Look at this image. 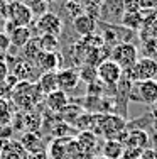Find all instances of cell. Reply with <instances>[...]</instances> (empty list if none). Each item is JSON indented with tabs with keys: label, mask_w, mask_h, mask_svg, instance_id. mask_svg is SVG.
Here are the masks:
<instances>
[{
	"label": "cell",
	"mask_w": 157,
	"mask_h": 159,
	"mask_svg": "<svg viewBox=\"0 0 157 159\" xmlns=\"http://www.w3.org/2000/svg\"><path fill=\"white\" fill-rule=\"evenodd\" d=\"M10 98L15 102V105L22 110H31L36 103H39L44 98L39 85L31 81H19L17 86L10 92Z\"/></svg>",
	"instance_id": "1"
},
{
	"label": "cell",
	"mask_w": 157,
	"mask_h": 159,
	"mask_svg": "<svg viewBox=\"0 0 157 159\" xmlns=\"http://www.w3.org/2000/svg\"><path fill=\"white\" fill-rule=\"evenodd\" d=\"M3 20L14 22L17 27H31V24L34 22V14L27 3L20 2V0H12V2L5 3Z\"/></svg>",
	"instance_id": "2"
},
{
	"label": "cell",
	"mask_w": 157,
	"mask_h": 159,
	"mask_svg": "<svg viewBox=\"0 0 157 159\" xmlns=\"http://www.w3.org/2000/svg\"><path fill=\"white\" fill-rule=\"evenodd\" d=\"M129 98L132 102H139V103L154 105L157 100V80L132 83L129 90Z\"/></svg>",
	"instance_id": "3"
},
{
	"label": "cell",
	"mask_w": 157,
	"mask_h": 159,
	"mask_svg": "<svg viewBox=\"0 0 157 159\" xmlns=\"http://www.w3.org/2000/svg\"><path fill=\"white\" fill-rule=\"evenodd\" d=\"M110 59L117 63L122 70H127L135 64V61L139 59V52L132 43H118L111 48Z\"/></svg>",
	"instance_id": "4"
},
{
	"label": "cell",
	"mask_w": 157,
	"mask_h": 159,
	"mask_svg": "<svg viewBox=\"0 0 157 159\" xmlns=\"http://www.w3.org/2000/svg\"><path fill=\"white\" fill-rule=\"evenodd\" d=\"M123 14H125V10H123L122 0H102L96 17L107 24H118Z\"/></svg>",
	"instance_id": "5"
},
{
	"label": "cell",
	"mask_w": 157,
	"mask_h": 159,
	"mask_svg": "<svg viewBox=\"0 0 157 159\" xmlns=\"http://www.w3.org/2000/svg\"><path fill=\"white\" fill-rule=\"evenodd\" d=\"M96 78L100 81H103L105 85L113 86L122 78V68L115 61H111V59H105V61H102L96 66Z\"/></svg>",
	"instance_id": "6"
},
{
	"label": "cell",
	"mask_w": 157,
	"mask_h": 159,
	"mask_svg": "<svg viewBox=\"0 0 157 159\" xmlns=\"http://www.w3.org/2000/svg\"><path fill=\"white\" fill-rule=\"evenodd\" d=\"M36 27L41 32V36L42 34H49V36L59 37L63 32V20L52 12H44L42 16H39V20H37Z\"/></svg>",
	"instance_id": "7"
},
{
	"label": "cell",
	"mask_w": 157,
	"mask_h": 159,
	"mask_svg": "<svg viewBox=\"0 0 157 159\" xmlns=\"http://www.w3.org/2000/svg\"><path fill=\"white\" fill-rule=\"evenodd\" d=\"M133 75L137 81H147V80H155L157 76V61L154 58H139L133 64Z\"/></svg>",
	"instance_id": "8"
},
{
	"label": "cell",
	"mask_w": 157,
	"mask_h": 159,
	"mask_svg": "<svg viewBox=\"0 0 157 159\" xmlns=\"http://www.w3.org/2000/svg\"><path fill=\"white\" fill-rule=\"evenodd\" d=\"M56 76H58V86L61 92H73L78 86L80 80V71L74 70V68H64V70H58L56 71Z\"/></svg>",
	"instance_id": "9"
},
{
	"label": "cell",
	"mask_w": 157,
	"mask_h": 159,
	"mask_svg": "<svg viewBox=\"0 0 157 159\" xmlns=\"http://www.w3.org/2000/svg\"><path fill=\"white\" fill-rule=\"evenodd\" d=\"M63 63V56L59 52H41L36 58V66L39 68L42 73L47 71H58V68Z\"/></svg>",
	"instance_id": "10"
},
{
	"label": "cell",
	"mask_w": 157,
	"mask_h": 159,
	"mask_svg": "<svg viewBox=\"0 0 157 159\" xmlns=\"http://www.w3.org/2000/svg\"><path fill=\"white\" fill-rule=\"evenodd\" d=\"M125 141H127V151H142L145 149L149 142V135L145 130L142 129H133V130H127V135H125ZM123 141V142H125Z\"/></svg>",
	"instance_id": "11"
},
{
	"label": "cell",
	"mask_w": 157,
	"mask_h": 159,
	"mask_svg": "<svg viewBox=\"0 0 157 159\" xmlns=\"http://www.w3.org/2000/svg\"><path fill=\"white\" fill-rule=\"evenodd\" d=\"M2 142L3 144H0V159H27V152L20 146V142L5 141V139Z\"/></svg>",
	"instance_id": "12"
},
{
	"label": "cell",
	"mask_w": 157,
	"mask_h": 159,
	"mask_svg": "<svg viewBox=\"0 0 157 159\" xmlns=\"http://www.w3.org/2000/svg\"><path fill=\"white\" fill-rule=\"evenodd\" d=\"M73 29L80 34L81 37L95 34L96 31V19L91 17L89 14H81L80 17L73 19Z\"/></svg>",
	"instance_id": "13"
},
{
	"label": "cell",
	"mask_w": 157,
	"mask_h": 159,
	"mask_svg": "<svg viewBox=\"0 0 157 159\" xmlns=\"http://www.w3.org/2000/svg\"><path fill=\"white\" fill-rule=\"evenodd\" d=\"M76 142L85 156H91V154H95L96 147H98V135L93 130H83L78 135Z\"/></svg>",
	"instance_id": "14"
},
{
	"label": "cell",
	"mask_w": 157,
	"mask_h": 159,
	"mask_svg": "<svg viewBox=\"0 0 157 159\" xmlns=\"http://www.w3.org/2000/svg\"><path fill=\"white\" fill-rule=\"evenodd\" d=\"M44 100H46L47 108H49L51 112H56V113H61L69 105L68 103V95H66L64 92H61V90H56V92L46 95Z\"/></svg>",
	"instance_id": "15"
},
{
	"label": "cell",
	"mask_w": 157,
	"mask_h": 159,
	"mask_svg": "<svg viewBox=\"0 0 157 159\" xmlns=\"http://www.w3.org/2000/svg\"><path fill=\"white\" fill-rule=\"evenodd\" d=\"M37 85H39L42 95H49V93L59 90L58 86V76H56V71H47V73H42L37 80Z\"/></svg>",
	"instance_id": "16"
},
{
	"label": "cell",
	"mask_w": 157,
	"mask_h": 159,
	"mask_svg": "<svg viewBox=\"0 0 157 159\" xmlns=\"http://www.w3.org/2000/svg\"><path fill=\"white\" fill-rule=\"evenodd\" d=\"M10 73L15 76L19 81H31V75L34 73V64L25 61V59H19L12 66Z\"/></svg>",
	"instance_id": "17"
},
{
	"label": "cell",
	"mask_w": 157,
	"mask_h": 159,
	"mask_svg": "<svg viewBox=\"0 0 157 159\" xmlns=\"http://www.w3.org/2000/svg\"><path fill=\"white\" fill-rule=\"evenodd\" d=\"M32 37V32L29 27H15L12 32L9 34V39H10V46L22 49L25 44L29 43V39Z\"/></svg>",
	"instance_id": "18"
},
{
	"label": "cell",
	"mask_w": 157,
	"mask_h": 159,
	"mask_svg": "<svg viewBox=\"0 0 157 159\" xmlns=\"http://www.w3.org/2000/svg\"><path fill=\"white\" fill-rule=\"evenodd\" d=\"M102 151H103V157L107 159H120L125 152V146L117 139H107Z\"/></svg>",
	"instance_id": "19"
},
{
	"label": "cell",
	"mask_w": 157,
	"mask_h": 159,
	"mask_svg": "<svg viewBox=\"0 0 157 159\" xmlns=\"http://www.w3.org/2000/svg\"><path fill=\"white\" fill-rule=\"evenodd\" d=\"M20 146L24 147V151L27 154H34V152H41L42 151V142L41 137L34 132H25L20 137Z\"/></svg>",
	"instance_id": "20"
},
{
	"label": "cell",
	"mask_w": 157,
	"mask_h": 159,
	"mask_svg": "<svg viewBox=\"0 0 157 159\" xmlns=\"http://www.w3.org/2000/svg\"><path fill=\"white\" fill-rule=\"evenodd\" d=\"M120 24L123 27H127L129 31H140L142 27H144V16H142V12H125L120 20Z\"/></svg>",
	"instance_id": "21"
},
{
	"label": "cell",
	"mask_w": 157,
	"mask_h": 159,
	"mask_svg": "<svg viewBox=\"0 0 157 159\" xmlns=\"http://www.w3.org/2000/svg\"><path fill=\"white\" fill-rule=\"evenodd\" d=\"M22 52H24V59L29 63L34 64L36 58L42 52V49H41V43H39V37H31L29 39V43L25 44L24 48H22Z\"/></svg>",
	"instance_id": "22"
},
{
	"label": "cell",
	"mask_w": 157,
	"mask_h": 159,
	"mask_svg": "<svg viewBox=\"0 0 157 159\" xmlns=\"http://www.w3.org/2000/svg\"><path fill=\"white\" fill-rule=\"evenodd\" d=\"M39 43H41V49L44 52H58L59 37L49 36V34H42V36H39Z\"/></svg>",
	"instance_id": "23"
},
{
	"label": "cell",
	"mask_w": 157,
	"mask_h": 159,
	"mask_svg": "<svg viewBox=\"0 0 157 159\" xmlns=\"http://www.w3.org/2000/svg\"><path fill=\"white\" fill-rule=\"evenodd\" d=\"M66 141L64 139H56L54 144L51 146V149H49V156L52 159H63L66 156V146L68 144H64Z\"/></svg>",
	"instance_id": "24"
},
{
	"label": "cell",
	"mask_w": 157,
	"mask_h": 159,
	"mask_svg": "<svg viewBox=\"0 0 157 159\" xmlns=\"http://www.w3.org/2000/svg\"><path fill=\"white\" fill-rule=\"evenodd\" d=\"M64 10H66V14L71 17V20L76 19V17H80L81 14H86L85 12L83 3H76V2H66L64 3Z\"/></svg>",
	"instance_id": "25"
},
{
	"label": "cell",
	"mask_w": 157,
	"mask_h": 159,
	"mask_svg": "<svg viewBox=\"0 0 157 159\" xmlns=\"http://www.w3.org/2000/svg\"><path fill=\"white\" fill-rule=\"evenodd\" d=\"M12 113L9 110V102L5 98H0V125H7L10 122Z\"/></svg>",
	"instance_id": "26"
},
{
	"label": "cell",
	"mask_w": 157,
	"mask_h": 159,
	"mask_svg": "<svg viewBox=\"0 0 157 159\" xmlns=\"http://www.w3.org/2000/svg\"><path fill=\"white\" fill-rule=\"evenodd\" d=\"M10 39H9V34L0 31V59H3V54L10 51Z\"/></svg>",
	"instance_id": "27"
},
{
	"label": "cell",
	"mask_w": 157,
	"mask_h": 159,
	"mask_svg": "<svg viewBox=\"0 0 157 159\" xmlns=\"http://www.w3.org/2000/svg\"><path fill=\"white\" fill-rule=\"evenodd\" d=\"M47 3L44 2V0H31V10H32V14H39V16H42L44 12H46V9H44V7H46Z\"/></svg>",
	"instance_id": "28"
},
{
	"label": "cell",
	"mask_w": 157,
	"mask_h": 159,
	"mask_svg": "<svg viewBox=\"0 0 157 159\" xmlns=\"http://www.w3.org/2000/svg\"><path fill=\"white\" fill-rule=\"evenodd\" d=\"M122 3H123V10L125 12H139L140 10L139 0H122Z\"/></svg>",
	"instance_id": "29"
},
{
	"label": "cell",
	"mask_w": 157,
	"mask_h": 159,
	"mask_svg": "<svg viewBox=\"0 0 157 159\" xmlns=\"http://www.w3.org/2000/svg\"><path fill=\"white\" fill-rule=\"evenodd\" d=\"M140 10H155L157 9V0H139Z\"/></svg>",
	"instance_id": "30"
},
{
	"label": "cell",
	"mask_w": 157,
	"mask_h": 159,
	"mask_svg": "<svg viewBox=\"0 0 157 159\" xmlns=\"http://www.w3.org/2000/svg\"><path fill=\"white\" fill-rule=\"evenodd\" d=\"M10 73V66L7 64V61H3V59H0V81H3V80L7 78V75Z\"/></svg>",
	"instance_id": "31"
},
{
	"label": "cell",
	"mask_w": 157,
	"mask_h": 159,
	"mask_svg": "<svg viewBox=\"0 0 157 159\" xmlns=\"http://www.w3.org/2000/svg\"><path fill=\"white\" fill-rule=\"evenodd\" d=\"M10 92L12 90L5 85V81H0V98H5L7 100V97H10Z\"/></svg>",
	"instance_id": "32"
},
{
	"label": "cell",
	"mask_w": 157,
	"mask_h": 159,
	"mask_svg": "<svg viewBox=\"0 0 157 159\" xmlns=\"http://www.w3.org/2000/svg\"><path fill=\"white\" fill-rule=\"evenodd\" d=\"M142 152H139V151H127L125 149V152H123V156L120 159H139Z\"/></svg>",
	"instance_id": "33"
},
{
	"label": "cell",
	"mask_w": 157,
	"mask_h": 159,
	"mask_svg": "<svg viewBox=\"0 0 157 159\" xmlns=\"http://www.w3.org/2000/svg\"><path fill=\"white\" fill-rule=\"evenodd\" d=\"M27 159H49L44 151H41V152H34V154H27Z\"/></svg>",
	"instance_id": "34"
},
{
	"label": "cell",
	"mask_w": 157,
	"mask_h": 159,
	"mask_svg": "<svg viewBox=\"0 0 157 159\" xmlns=\"http://www.w3.org/2000/svg\"><path fill=\"white\" fill-rule=\"evenodd\" d=\"M139 159H155L154 154H152V149H144L142 154L139 156Z\"/></svg>",
	"instance_id": "35"
},
{
	"label": "cell",
	"mask_w": 157,
	"mask_h": 159,
	"mask_svg": "<svg viewBox=\"0 0 157 159\" xmlns=\"http://www.w3.org/2000/svg\"><path fill=\"white\" fill-rule=\"evenodd\" d=\"M5 3L7 0H0V17L3 19V10H5Z\"/></svg>",
	"instance_id": "36"
},
{
	"label": "cell",
	"mask_w": 157,
	"mask_h": 159,
	"mask_svg": "<svg viewBox=\"0 0 157 159\" xmlns=\"http://www.w3.org/2000/svg\"><path fill=\"white\" fill-rule=\"evenodd\" d=\"M152 125H154V130L157 132V112L154 110V120H152Z\"/></svg>",
	"instance_id": "37"
},
{
	"label": "cell",
	"mask_w": 157,
	"mask_h": 159,
	"mask_svg": "<svg viewBox=\"0 0 157 159\" xmlns=\"http://www.w3.org/2000/svg\"><path fill=\"white\" fill-rule=\"evenodd\" d=\"M152 154H154V157L157 159V144H155L154 147H152Z\"/></svg>",
	"instance_id": "38"
},
{
	"label": "cell",
	"mask_w": 157,
	"mask_h": 159,
	"mask_svg": "<svg viewBox=\"0 0 157 159\" xmlns=\"http://www.w3.org/2000/svg\"><path fill=\"white\" fill-rule=\"evenodd\" d=\"M64 2H76V3H81V0H64Z\"/></svg>",
	"instance_id": "39"
},
{
	"label": "cell",
	"mask_w": 157,
	"mask_h": 159,
	"mask_svg": "<svg viewBox=\"0 0 157 159\" xmlns=\"http://www.w3.org/2000/svg\"><path fill=\"white\" fill-rule=\"evenodd\" d=\"M152 107H154V110L157 112V100H155V103H154V105H152Z\"/></svg>",
	"instance_id": "40"
},
{
	"label": "cell",
	"mask_w": 157,
	"mask_h": 159,
	"mask_svg": "<svg viewBox=\"0 0 157 159\" xmlns=\"http://www.w3.org/2000/svg\"><path fill=\"white\" fill-rule=\"evenodd\" d=\"M46 3H51V2H56V0H44Z\"/></svg>",
	"instance_id": "41"
},
{
	"label": "cell",
	"mask_w": 157,
	"mask_h": 159,
	"mask_svg": "<svg viewBox=\"0 0 157 159\" xmlns=\"http://www.w3.org/2000/svg\"><path fill=\"white\" fill-rule=\"evenodd\" d=\"M95 159H107V157H103V156H98V157H95Z\"/></svg>",
	"instance_id": "42"
}]
</instances>
